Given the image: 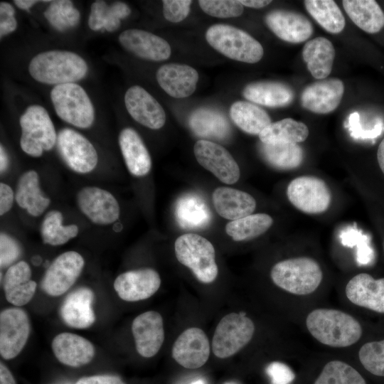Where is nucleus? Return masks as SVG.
Here are the masks:
<instances>
[{"label": "nucleus", "mask_w": 384, "mask_h": 384, "mask_svg": "<svg viewBox=\"0 0 384 384\" xmlns=\"http://www.w3.org/2000/svg\"><path fill=\"white\" fill-rule=\"evenodd\" d=\"M9 166L8 155L2 145L0 146V171L1 174L6 171Z\"/></svg>", "instance_id": "56"}, {"label": "nucleus", "mask_w": 384, "mask_h": 384, "mask_svg": "<svg viewBox=\"0 0 384 384\" xmlns=\"http://www.w3.org/2000/svg\"><path fill=\"white\" fill-rule=\"evenodd\" d=\"M242 95L250 102L270 107L287 106L294 96L292 88L286 84L271 81L248 84L243 89Z\"/></svg>", "instance_id": "30"}, {"label": "nucleus", "mask_w": 384, "mask_h": 384, "mask_svg": "<svg viewBox=\"0 0 384 384\" xmlns=\"http://www.w3.org/2000/svg\"><path fill=\"white\" fill-rule=\"evenodd\" d=\"M50 99L58 116L78 128L90 127L95 119L92 103L85 90L71 82L55 85Z\"/></svg>", "instance_id": "7"}, {"label": "nucleus", "mask_w": 384, "mask_h": 384, "mask_svg": "<svg viewBox=\"0 0 384 384\" xmlns=\"http://www.w3.org/2000/svg\"><path fill=\"white\" fill-rule=\"evenodd\" d=\"M302 57L312 76L323 80L331 72L335 49L329 40L317 37L305 43Z\"/></svg>", "instance_id": "32"}, {"label": "nucleus", "mask_w": 384, "mask_h": 384, "mask_svg": "<svg viewBox=\"0 0 384 384\" xmlns=\"http://www.w3.org/2000/svg\"><path fill=\"white\" fill-rule=\"evenodd\" d=\"M156 80L160 87L171 97L185 98L196 90L198 73L190 65L169 63L157 70Z\"/></svg>", "instance_id": "25"}, {"label": "nucleus", "mask_w": 384, "mask_h": 384, "mask_svg": "<svg viewBox=\"0 0 384 384\" xmlns=\"http://www.w3.org/2000/svg\"><path fill=\"white\" fill-rule=\"evenodd\" d=\"M175 217L184 229H201L207 227L212 219L211 211L204 199L196 193L181 196L175 205Z\"/></svg>", "instance_id": "29"}, {"label": "nucleus", "mask_w": 384, "mask_h": 384, "mask_svg": "<svg viewBox=\"0 0 384 384\" xmlns=\"http://www.w3.org/2000/svg\"><path fill=\"white\" fill-rule=\"evenodd\" d=\"M21 127L20 146L27 154L40 157L43 151L50 150L57 142L58 134L53 122L41 105H31L19 119Z\"/></svg>", "instance_id": "6"}, {"label": "nucleus", "mask_w": 384, "mask_h": 384, "mask_svg": "<svg viewBox=\"0 0 384 384\" xmlns=\"http://www.w3.org/2000/svg\"><path fill=\"white\" fill-rule=\"evenodd\" d=\"M233 122L245 132L259 135L272 124L269 114L261 107L246 101H237L230 109Z\"/></svg>", "instance_id": "36"}, {"label": "nucleus", "mask_w": 384, "mask_h": 384, "mask_svg": "<svg viewBox=\"0 0 384 384\" xmlns=\"http://www.w3.org/2000/svg\"><path fill=\"white\" fill-rule=\"evenodd\" d=\"M189 384H206V382L203 378H197L191 381Z\"/></svg>", "instance_id": "59"}, {"label": "nucleus", "mask_w": 384, "mask_h": 384, "mask_svg": "<svg viewBox=\"0 0 384 384\" xmlns=\"http://www.w3.org/2000/svg\"><path fill=\"white\" fill-rule=\"evenodd\" d=\"M121 24V19H119L111 10L110 6L108 5L105 18L104 29L108 32H114L118 29Z\"/></svg>", "instance_id": "52"}, {"label": "nucleus", "mask_w": 384, "mask_h": 384, "mask_svg": "<svg viewBox=\"0 0 384 384\" xmlns=\"http://www.w3.org/2000/svg\"><path fill=\"white\" fill-rule=\"evenodd\" d=\"M343 9L351 21L368 33H378L384 27V12L374 0H343Z\"/></svg>", "instance_id": "34"}, {"label": "nucleus", "mask_w": 384, "mask_h": 384, "mask_svg": "<svg viewBox=\"0 0 384 384\" xmlns=\"http://www.w3.org/2000/svg\"><path fill=\"white\" fill-rule=\"evenodd\" d=\"M119 41L127 50L149 60H165L171 53V46L166 40L146 31L125 30L119 36Z\"/></svg>", "instance_id": "20"}, {"label": "nucleus", "mask_w": 384, "mask_h": 384, "mask_svg": "<svg viewBox=\"0 0 384 384\" xmlns=\"http://www.w3.org/2000/svg\"><path fill=\"white\" fill-rule=\"evenodd\" d=\"M52 350L61 363L70 367H80L92 361L95 349L87 338L69 332L56 335L52 341Z\"/></svg>", "instance_id": "24"}, {"label": "nucleus", "mask_w": 384, "mask_h": 384, "mask_svg": "<svg viewBox=\"0 0 384 384\" xmlns=\"http://www.w3.org/2000/svg\"><path fill=\"white\" fill-rule=\"evenodd\" d=\"M84 265V258L75 251L59 255L45 272L41 283V289L51 297L63 294L77 281Z\"/></svg>", "instance_id": "11"}, {"label": "nucleus", "mask_w": 384, "mask_h": 384, "mask_svg": "<svg viewBox=\"0 0 384 384\" xmlns=\"http://www.w3.org/2000/svg\"><path fill=\"white\" fill-rule=\"evenodd\" d=\"M28 70L36 81L58 85L81 80L86 75L88 67L79 55L54 50L34 56L30 61Z\"/></svg>", "instance_id": "2"}, {"label": "nucleus", "mask_w": 384, "mask_h": 384, "mask_svg": "<svg viewBox=\"0 0 384 384\" xmlns=\"http://www.w3.org/2000/svg\"><path fill=\"white\" fill-rule=\"evenodd\" d=\"M358 358L368 372L384 377V339L363 345L359 350Z\"/></svg>", "instance_id": "43"}, {"label": "nucleus", "mask_w": 384, "mask_h": 384, "mask_svg": "<svg viewBox=\"0 0 384 384\" xmlns=\"http://www.w3.org/2000/svg\"><path fill=\"white\" fill-rule=\"evenodd\" d=\"M240 1L243 6L255 9L265 7L272 2L270 0H241Z\"/></svg>", "instance_id": "55"}, {"label": "nucleus", "mask_w": 384, "mask_h": 384, "mask_svg": "<svg viewBox=\"0 0 384 384\" xmlns=\"http://www.w3.org/2000/svg\"><path fill=\"white\" fill-rule=\"evenodd\" d=\"M57 147L67 166L79 174L95 169L98 162L97 151L91 142L79 132L62 129L57 137Z\"/></svg>", "instance_id": "10"}, {"label": "nucleus", "mask_w": 384, "mask_h": 384, "mask_svg": "<svg viewBox=\"0 0 384 384\" xmlns=\"http://www.w3.org/2000/svg\"><path fill=\"white\" fill-rule=\"evenodd\" d=\"M161 282L156 270L144 268L120 274L114 282V288L122 300L138 302L154 295L159 289Z\"/></svg>", "instance_id": "15"}, {"label": "nucleus", "mask_w": 384, "mask_h": 384, "mask_svg": "<svg viewBox=\"0 0 384 384\" xmlns=\"http://www.w3.org/2000/svg\"><path fill=\"white\" fill-rule=\"evenodd\" d=\"M191 4V0H164L163 15L170 22L182 21L188 15Z\"/></svg>", "instance_id": "46"}, {"label": "nucleus", "mask_w": 384, "mask_h": 384, "mask_svg": "<svg viewBox=\"0 0 384 384\" xmlns=\"http://www.w3.org/2000/svg\"><path fill=\"white\" fill-rule=\"evenodd\" d=\"M112 12L119 18L122 19L127 17L130 13L131 9L129 6L124 2H114L110 6Z\"/></svg>", "instance_id": "53"}, {"label": "nucleus", "mask_w": 384, "mask_h": 384, "mask_svg": "<svg viewBox=\"0 0 384 384\" xmlns=\"http://www.w3.org/2000/svg\"><path fill=\"white\" fill-rule=\"evenodd\" d=\"M31 276L30 265L25 261L17 262L8 268L3 279V289L10 304L22 306L32 299L37 284Z\"/></svg>", "instance_id": "26"}, {"label": "nucleus", "mask_w": 384, "mask_h": 384, "mask_svg": "<svg viewBox=\"0 0 384 384\" xmlns=\"http://www.w3.org/2000/svg\"><path fill=\"white\" fill-rule=\"evenodd\" d=\"M95 294L88 287H79L69 293L64 299L60 315L64 323L75 329H87L95 321L92 309Z\"/></svg>", "instance_id": "23"}, {"label": "nucleus", "mask_w": 384, "mask_h": 384, "mask_svg": "<svg viewBox=\"0 0 384 384\" xmlns=\"http://www.w3.org/2000/svg\"><path fill=\"white\" fill-rule=\"evenodd\" d=\"M207 42L225 56L240 62L260 61L264 50L256 39L247 32L227 24H215L206 33Z\"/></svg>", "instance_id": "4"}, {"label": "nucleus", "mask_w": 384, "mask_h": 384, "mask_svg": "<svg viewBox=\"0 0 384 384\" xmlns=\"http://www.w3.org/2000/svg\"><path fill=\"white\" fill-rule=\"evenodd\" d=\"M314 384H366L352 366L341 361L327 363Z\"/></svg>", "instance_id": "41"}, {"label": "nucleus", "mask_w": 384, "mask_h": 384, "mask_svg": "<svg viewBox=\"0 0 384 384\" xmlns=\"http://www.w3.org/2000/svg\"><path fill=\"white\" fill-rule=\"evenodd\" d=\"M272 282L279 288L293 294L306 295L320 285L323 273L319 263L308 257L282 260L272 268Z\"/></svg>", "instance_id": "3"}, {"label": "nucleus", "mask_w": 384, "mask_h": 384, "mask_svg": "<svg viewBox=\"0 0 384 384\" xmlns=\"http://www.w3.org/2000/svg\"><path fill=\"white\" fill-rule=\"evenodd\" d=\"M265 23L277 37L289 43L304 42L313 33V26L309 19L292 11H272L266 15Z\"/></svg>", "instance_id": "21"}, {"label": "nucleus", "mask_w": 384, "mask_h": 384, "mask_svg": "<svg viewBox=\"0 0 384 384\" xmlns=\"http://www.w3.org/2000/svg\"><path fill=\"white\" fill-rule=\"evenodd\" d=\"M174 250L178 261L188 267L198 280L204 284L214 282L218 274L215 252L206 238L186 233L175 241Z\"/></svg>", "instance_id": "5"}, {"label": "nucleus", "mask_w": 384, "mask_h": 384, "mask_svg": "<svg viewBox=\"0 0 384 384\" xmlns=\"http://www.w3.org/2000/svg\"><path fill=\"white\" fill-rule=\"evenodd\" d=\"M124 103L131 117L143 126L159 129L164 125V110L143 87L138 85L129 87L124 95Z\"/></svg>", "instance_id": "18"}, {"label": "nucleus", "mask_w": 384, "mask_h": 384, "mask_svg": "<svg viewBox=\"0 0 384 384\" xmlns=\"http://www.w3.org/2000/svg\"><path fill=\"white\" fill-rule=\"evenodd\" d=\"M225 384H237V383H235L234 382H227Z\"/></svg>", "instance_id": "60"}, {"label": "nucleus", "mask_w": 384, "mask_h": 384, "mask_svg": "<svg viewBox=\"0 0 384 384\" xmlns=\"http://www.w3.org/2000/svg\"><path fill=\"white\" fill-rule=\"evenodd\" d=\"M254 333V323L244 313L227 314L218 323L213 337L214 355L220 358L232 356L250 341Z\"/></svg>", "instance_id": "8"}, {"label": "nucleus", "mask_w": 384, "mask_h": 384, "mask_svg": "<svg viewBox=\"0 0 384 384\" xmlns=\"http://www.w3.org/2000/svg\"><path fill=\"white\" fill-rule=\"evenodd\" d=\"M44 16L54 28L63 31L78 23L80 14L71 1L57 0L50 1Z\"/></svg>", "instance_id": "42"}, {"label": "nucleus", "mask_w": 384, "mask_h": 384, "mask_svg": "<svg viewBox=\"0 0 384 384\" xmlns=\"http://www.w3.org/2000/svg\"><path fill=\"white\" fill-rule=\"evenodd\" d=\"M31 333L26 311L11 307L0 313V354L5 360L16 358L24 348Z\"/></svg>", "instance_id": "12"}, {"label": "nucleus", "mask_w": 384, "mask_h": 384, "mask_svg": "<svg viewBox=\"0 0 384 384\" xmlns=\"http://www.w3.org/2000/svg\"><path fill=\"white\" fill-rule=\"evenodd\" d=\"M378 165L384 174V138L379 144L377 151Z\"/></svg>", "instance_id": "57"}, {"label": "nucleus", "mask_w": 384, "mask_h": 384, "mask_svg": "<svg viewBox=\"0 0 384 384\" xmlns=\"http://www.w3.org/2000/svg\"><path fill=\"white\" fill-rule=\"evenodd\" d=\"M305 8L316 21L326 31L338 33L345 27V18L332 0H306Z\"/></svg>", "instance_id": "37"}, {"label": "nucleus", "mask_w": 384, "mask_h": 384, "mask_svg": "<svg viewBox=\"0 0 384 384\" xmlns=\"http://www.w3.org/2000/svg\"><path fill=\"white\" fill-rule=\"evenodd\" d=\"M132 332L138 353L144 358L155 356L164 340L161 315L155 311H145L132 321Z\"/></svg>", "instance_id": "17"}, {"label": "nucleus", "mask_w": 384, "mask_h": 384, "mask_svg": "<svg viewBox=\"0 0 384 384\" xmlns=\"http://www.w3.org/2000/svg\"><path fill=\"white\" fill-rule=\"evenodd\" d=\"M287 196L296 208L309 214L325 212L331 201V193L326 183L311 176L293 179L287 186Z\"/></svg>", "instance_id": "9"}, {"label": "nucleus", "mask_w": 384, "mask_h": 384, "mask_svg": "<svg viewBox=\"0 0 384 384\" xmlns=\"http://www.w3.org/2000/svg\"><path fill=\"white\" fill-rule=\"evenodd\" d=\"M346 295L357 306L384 313V278L375 279L367 273L358 274L347 283Z\"/></svg>", "instance_id": "22"}, {"label": "nucleus", "mask_w": 384, "mask_h": 384, "mask_svg": "<svg viewBox=\"0 0 384 384\" xmlns=\"http://www.w3.org/2000/svg\"><path fill=\"white\" fill-rule=\"evenodd\" d=\"M188 124L197 136L223 140L230 135V126L227 118L219 111L201 107L190 116Z\"/></svg>", "instance_id": "33"}, {"label": "nucleus", "mask_w": 384, "mask_h": 384, "mask_svg": "<svg viewBox=\"0 0 384 384\" xmlns=\"http://www.w3.org/2000/svg\"><path fill=\"white\" fill-rule=\"evenodd\" d=\"M119 144L129 173L137 177L146 175L151 168V159L138 133L132 128H124L119 135Z\"/></svg>", "instance_id": "28"}, {"label": "nucleus", "mask_w": 384, "mask_h": 384, "mask_svg": "<svg viewBox=\"0 0 384 384\" xmlns=\"http://www.w3.org/2000/svg\"><path fill=\"white\" fill-rule=\"evenodd\" d=\"M21 250L18 242L10 235H0V266L4 268L11 266L18 259Z\"/></svg>", "instance_id": "45"}, {"label": "nucleus", "mask_w": 384, "mask_h": 384, "mask_svg": "<svg viewBox=\"0 0 384 384\" xmlns=\"http://www.w3.org/2000/svg\"><path fill=\"white\" fill-rule=\"evenodd\" d=\"M311 335L320 343L337 348L350 346L362 336L360 323L350 314L332 309H316L306 319Z\"/></svg>", "instance_id": "1"}, {"label": "nucleus", "mask_w": 384, "mask_h": 384, "mask_svg": "<svg viewBox=\"0 0 384 384\" xmlns=\"http://www.w3.org/2000/svg\"><path fill=\"white\" fill-rule=\"evenodd\" d=\"M212 200L218 214L228 220H235L251 215L256 208V201L250 194L229 187L215 188Z\"/></svg>", "instance_id": "27"}, {"label": "nucleus", "mask_w": 384, "mask_h": 384, "mask_svg": "<svg viewBox=\"0 0 384 384\" xmlns=\"http://www.w3.org/2000/svg\"><path fill=\"white\" fill-rule=\"evenodd\" d=\"M309 129L302 122L285 118L270 124L260 134L261 143L267 145L297 144L306 139Z\"/></svg>", "instance_id": "35"}, {"label": "nucleus", "mask_w": 384, "mask_h": 384, "mask_svg": "<svg viewBox=\"0 0 384 384\" xmlns=\"http://www.w3.org/2000/svg\"><path fill=\"white\" fill-rule=\"evenodd\" d=\"M14 194L12 188L4 183H0V215H3L12 208Z\"/></svg>", "instance_id": "51"}, {"label": "nucleus", "mask_w": 384, "mask_h": 384, "mask_svg": "<svg viewBox=\"0 0 384 384\" xmlns=\"http://www.w3.org/2000/svg\"><path fill=\"white\" fill-rule=\"evenodd\" d=\"M62 222L63 215L58 210H50L46 215L41 227V235L45 244L62 245L78 235L76 225H63Z\"/></svg>", "instance_id": "40"}, {"label": "nucleus", "mask_w": 384, "mask_h": 384, "mask_svg": "<svg viewBox=\"0 0 384 384\" xmlns=\"http://www.w3.org/2000/svg\"><path fill=\"white\" fill-rule=\"evenodd\" d=\"M15 9L7 2L0 4V36L2 37L14 31L17 21L14 17Z\"/></svg>", "instance_id": "48"}, {"label": "nucleus", "mask_w": 384, "mask_h": 384, "mask_svg": "<svg viewBox=\"0 0 384 384\" xmlns=\"http://www.w3.org/2000/svg\"><path fill=\"white\" fill-rule=\"evenodd\" d=\"M0 384H16L10 370L2 362L0 363Z\"/></svg>", "instance_id": "54"}, {"label": "nucleus", "mask_w": 384, "mask_h": 384, "mask_svg": "<svg viewBox=\"0 0 384 384\" xmlns=\"http://www.w3.org/2000/svg\"><path fill=\"white\" fill-rule=\"evenodd\" d=\"M76 200L81 212L94 223L109 225L119 217L120 208L117 199L102 188L84 187L78 193Z\"/></svg>", "instance_id": "14"}, {"label": "nucleus", "mask_w": 384, "mask_h": 384, "mask_svg": "<svg viewBox=\"0 0 384 384\" xmlns=\"http://www.w3.org/2000/svg\"><path fill=\"white\" fill-rule=\"evenodd\" d=\"M344 92L343 82L338 78L321 80L308 85L302 92L303 107L317 114H327L337 108Z\"/></svg>", "instance_id": "19"}, {"label": "nucleus", "mask_w": 384, "mask_h": 384, "mask_svg": "<svg viewBox=\"0 0 384 384\" xmlns=\"http://www.w3.org/2000/svg\"><path fill=\"white\" fill-rule=\"evenodd\" d=\"M108 5L104 1H95L91 5L88 26L93 31L104 28L105 14Z\"/></svg>", "instance_id": "49"}, {"label": "nucleus", "mask_w": 384, "mask_h": 384, "mask_svg": "<svg viewBox=\"0 0 384 384\" xmlns=\"http://www.w3.org/2000/svg\"><path fill=\"white\" fill-rule=\"evenodd\" d=\"M15 200L18 206L33 217L42 215L50 203L41 190L38 174L33 170L25 172L20 177Z\"/></svg>", "instance_id": "31"}, {"label": "nucleus", "mask_w": 384, "mask_h": 384, "mask_svg": "<svg viewBox=\"0 0 384 384\" xmlns=\"http://www.w3.org/2000/svg\"><path fill=\"white\" fill-rule=\"evenodd\" d=\"M14 4L20 9L23 10L29 9L32 6L38 2L36 0H15Z\"/></svg>", "instance_id": "58"}, {"label": "nucleus", "mask_w": 384, "mask_h": 384, "mask_svg": "<svg viewBox=\"0 0 384 384\" xmlns=\"http://www.w3.org/2000/svg\"><path fill=\"white\" fill-rule=\"evenodd\" d=\"M201 9L207 14L218 18H233L240 16L243 5L237 0H200Z\"/></svg>", "instance_id": "44"}, {"label": "nucleus", "mask_w": 384, "mask_h": 384, "mask_svg": "<svg viewBox=\"0 0 384 384\" xmlns=\"http://www.w3.org/2000/svg\"><path fill=\"white\" fill-rule=\"evenodd\" d=\"M272 218L266 213H255L232 220L225 225V233L235 241L255 238L272 225Z\"/></svg>", "instance_id": "38"}, {"label": "nucleus", "mask_w": 384, "mask_h": 384, "mask_svg": "<svg viewBox=\"0 0 384 384\" xmlns=\"http://www.w3.org/2000/svg\"><path fill=\"white\" fill-rule=\"evenodd\" d=\"M259 148L263 159L277 169H293L299 166L303 161V150L297 144L267 145L261 143Z\"/></svg>", "instance_id": "39"}, {"label": "nucleus", "mask_w": 384, "mask_h": 384, "mask_svg": "<svg viewBox=\"0 0 384 384\" xmlns=\"http://www.w3.org/2000/svg\"><path fill=\"white\" fill-rule=\"evenodd\" d=\"M76 384H125V383L116 375H95L82 377Z\"/></svg>", "instance_id": "50"}, {"label": "nucleus", "mask_w": 384, "mask_h": 384, "mask_svg": "<svg viewBox=\"0 0 384 384\" xmlns=\"http://www.w3.org/2000/svg\"><path fill=\"white\" fill-rule=\"evenodd\" d=\"M193 152L197 161L221 182L233 184L240 178V168L229 151L221 145L208 140L196 142Z\"/></svg>", "instance_id": "13"}, {"label": "nucleus", "mask_w": 384, "mask_h": 384, "mask_svg": "<svg viewBox=\"0 0 384 384\" xmlns=\"http://www.w3.org/2000/svg\"><path fill=\"white\" fill-rule=\"evenodd\" d=\"M266 373L272 384H289L295 378L292 370L285 363L273 361L266 368Z\"/></svg>", "instance_id": "47"}, {"label": "nucleus", "mask_w": 384, "mask_h": 384, "mask_svg": "<svg viewBox=\"0 0 384 384\" xmlns=\"http://www.w3.org/2000/svg\"><path fill=\"white\" fill-rule=\"evenodd\" d=\"M210 355V344L205 332L196 327L183 331L172 348V357L181 366L195 369L203 366Z\"/></svg>", "instance_id": "16"}]
</instances>
